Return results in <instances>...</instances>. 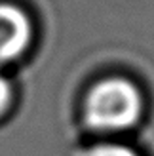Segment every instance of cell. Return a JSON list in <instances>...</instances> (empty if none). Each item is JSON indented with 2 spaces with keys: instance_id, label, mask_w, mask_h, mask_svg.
I'll return each instance as SVG.
<instances>
[{
  "instance_id": "1",
  "label": "cell",
  "mask_w": 154,
  "mask_h": 156,
  "mask_svg": "<svg viewBox=\"0 0 154 156\" xmlns=\"http://www.w3.org/2000/svg\"><path fill=\"white\" fill-rule=\"evenodd\" d=\"M143 114V95L128 78L110 76L91 86L84 101L86 124L103 133L124 131L137 124Z\"/></svg>"
},
{
  "instance_id": "2",
  "label": "cell",
  "mask_w": 154,
  "mask_h": 156,
  "mask_svg": "<svg viewBox=\"0 0 154 156\" xmlns=\"http://www.w3.org/2000/svg\"><path fill=\"white\" fill-rule=\"evenodd\" d=\"M33 25L27 13L12 4H0V65L12 63L29 48Z\"/></svg>"
},
{
  "instance_id": "3",
  "label": "cell",
  "mask_w": 154,
  "mask_h": 156,
  "mask_svg": "<svg viewBox=\"0 0 154 156\" xmlns=\"http://www.w3.org/2000/svg\"><path fill=\"white\" fill-rule=\"evenodd\" d=\"M84 156H139L133 149L120 143H101L95 145L84 154Z\"/></svg>"
},
{
  "instance_id": "4",
  "label": "cell",
  "mask_w": 154,
  "mask_h": 156,
  "mask_svg": "<svg viewBox=\"0 0 154 156\" xmlns=\"http://www.w3.org/2000/svg\"><path fill=\"white\" fill-rule=\"evenodd\" d=\"M10 101H12V86L6 80V76L0 74V116L8 111Z\"/></svg>"
}]
</instances>
